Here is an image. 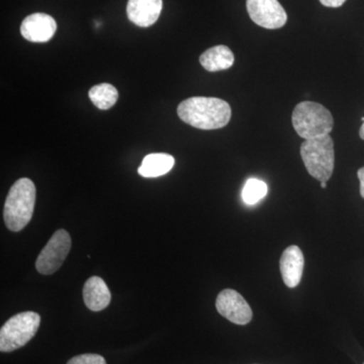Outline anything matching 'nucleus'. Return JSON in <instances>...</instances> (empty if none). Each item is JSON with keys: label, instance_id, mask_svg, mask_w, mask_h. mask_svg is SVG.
<instances>
[{"label": "nucleus", "instance_id": "obj_12", "mask_svg": "<svg viewBox=\"0 0 364 364\" xmlns=\"http://www.w3.org/2000/svg\"><path fill=\"white\" fill-rule=\"evenodd\" d=\"M83 299L90 310L100 312L111 304L112 294L104 279L92 277L85 282L83 287Z\"/></svg>", "mask_w": 364, "mask_h": 364}, {"label": "nucleus", "instance_id": "obj_10", "mask_svg": "<svg viewBox=\"0 0 364 364\" xmlns=\"http://www.w3.org/2000/svg\"><path fill=\"white\" fill-rule=\"evenodd\" d=\"M279 267L284 284L291 289L298 287L305 267V258L301 248L296 245L287 248L280 258Z\"/></svg>", "mask_w": 364, "mask_h": 364}, {"label": "nucleus", "instance_id": "obj_19", "mask_svg": "<svg viewBox=\"0 0 364 364\" xmlns=\"http://www.w3.org/2000/svg\"><path fill=\"white\" fill-rule=\"evenodd\" d=\"M359 181H360V195L364 198V167L358 171Z\"/></svg>", "mask_w": 364, "mask_h": 364}, {"label": "nucleus", "instance_id": "obj_11", "mask_svg": "<svg viewBox=\"0 0 364 364\" xmlns=\"http://www.w3.org/2000/svg\"><path fill=\"white\" fill-rule=\"evenodd\" d=\"M162 6V0H129L127 16L136 26L148 28L156 23Z\"/></svg>", "mask_w": 364, "mask_h": 364}, {"label": "nucleus", "instance_id": "obj_20", "mask_svg": "<svg viewBox=\"0 0 364 364\" xmlns=\"http://www.w3.org/2000/svg\"><path fill=\"white\" fill-rule=\"evenodd\" d=\"M359 136H360V138L364 140V122L363 126H361L360 131H359Z\"/></svg>", "mask_w": 364, "mask_h": 364}, {"label": "nucleus", "instance_id": "obj_14", "mask_svg": "<svg viewBox=\"0 0 364 364\" xmlns=\"http://www.w3.org/2000/svg\"><path fill=\"white\" fill-rule=\"evenodd\" d=\"M174 164L176 159L171 155L166 153H153L144 158L138 172L145 178H155L168 173L173 168Z\"/></svg>", "mask_w": 364, "mask_h": 364}, {"label": "nucleus", "instance_id": "obj_16", "mask_svg": "<svg viewBox=\"0 0 364 364\" xmlns=\"http://www.w3.org/2000/svg\"><path fill=\"white\" fill-rule=\"evenodd\" d=\"M267 195V186L264 181L251 178L246 182L242 191V198L247 205H255Z\"/></svg>", "mask_w": 364, "mask_h": 364}, {"label": "nucleus", "instance_id": "obj_7", "mask_svg": "<svg viewBox=\"0 0 364 364\" xmlns=\"http://www.w3.org/2000/svg\"><path fill=\"white\" fill-rule=\"evenodd\" d=\"M247 11L256 25L277 30L287 23V14L277 0H247Z\"/></svg>", "mask_w": 364, "mask_h": 364}, {"label": "nucleus", "instance_id": "obj_21", "mask_svg": "<svg viewBox=\"0 0 364 364\" xmlns=\"http://www.w3.org/2000/svg\"><path fill=\"white\" fill-rule=\"evenodd\" d=\"M321 188H327V182H321Z\"/></svg>", "mask_w": 364, "mask_h": 364}, {"label": "nucleus", "instance_id": "obj_6", "mask_svg": "<svg viewBox=\"0 0 364 364\" xmlns=\"http://www.w3.org/2000/svg\"><path fill=\"white\" fill-rule=\"evenodd\" d=\"M71 237L65 230L55 232L47 245L41 251L36 267L41 274H53L59 269L70 252Z\"/></svg>", "mask_w": 364, "mask_h": 364}, {"label": "nucleus", "instance_id": "obj_22", "mask_svg": "<svg viewBox=\"0 0 364 364\" xmlns=\"http://www.w3.org/2000/svg\"><path fill=\"white\" fill-rule=\"evenodd\" d=\"M364 364V363H363Z\"/></svg>", "mask_w": 364, "mask_h": 364}, {"label": "nucleus", "instance_id": "obj_18", "mask_svg": "<svg viewBox=\"0 0 364 364\" xmlns=\"http://www.w3.org/2000/svg\"><path fill=\"white\" fill-rule=\"evenodd\" d=\"M326 7H340L343 6L346 0H318Z\"/></svg>", "mask_w": 364, "mask_h": 364}, {"label": "nucleus", "instance_id": "obj_1", "mask_svg": "<svg viewBox=\"0 0 364 364\" xmlns=\"http://www.w3.org/2000/svg\"><path fill=\"white\" fill-rule=\"evenodd\" d=\"M177 114L184 123L200 130H218L229 124L232 109L220 98L195 97L181 102Z\"/></svg>", "mask_w": 364, "mask_h": 364}, {"label": "nucleus", "instance_id": "obj_5", "mask_svg": "<svg viewBox=\"0 0 364 364\" xmlns=\"http://www.w3.org/2000/svg\"><path fill=\"white\" fill-rule=\"evenodd\" d=\"M40 324L38 313L23 312L14 316L0 330V350L11 352L25 346L37 334Z\"/></svg>", "mask_w": 364, "mask_h": 364}, {"label": "nucleus", "instance_id": "obj_9", "mask_svg": "<svg viewBox=\"0 0 364 364\" xmlns=\"http://www.w3.org/2000/svg\"><path fill=\"white\" fill-rule=\"evenodd\" d=\"M56 21L49 14L37 13L26 16L21 26V33L26 40L33 43H46L54 37Z\"/></svg>", "mask_w": 364, "mask_h": 364}, {"label": "nucleus", "instance_id": "obj_13", "mask_svg": "<svg viewBox=\"0 0 364 364\" xmlns=\"http://www.w3.org/2000/svg\"><path fill=\"white\" fill-rule=\"evenodd\" d=\"M233 52L227 46H215L210 48L200 57V63L208 72L227 70L233 66Z\"/></svg>", "mask_w": 364, "mask_h": 364}, {"label": "nucleus", "instance_id": "obj_3", "mask_svg": "<svg viewBox=\"0 0 364 364\" xmlns=\"http://www.w3.org/2000/svg\"><path fill=\"white\" fill-rule=\"evenodd\" d=\"M294 131L305 140L330 135L334 119L324 105L313 102H299L291 116Z\"/></svg>", "mask_w": 364, "mask_h": 364}, {"label": "nucleus", "instance_id": "obj_15", "mask_svg": "<svg viewBox=\"0 0 364 364\" xmlns=\"http://www.w3.org/2000/svg\"><path fill=\"white\" fill-rule=\"evenodd\" d=\"M88 95L92 104L102 111L114 107L119 98L117 88L109 83H102V85L93 86L90 88Z\"/></svg>", "mask_w": 364, "mask_h": 364}, {"label": "nucleus", "instance_id": "obj_17", "mask_svg": "<svg viewBox=\"0 0 364 364\" xmlns=\"http://www.w3.org/2000/svg\"><path fill=\"white\" fill-rule=\"evenodd\" d=\"M67 364H107V361L98 354H82L74 356Z\"/></svg>", "mask_w": 364, "mask_h": 364}, {"label": "nucleus", "instance_id": "obj_2", "mask_svg": "<svg viewBox=\"0 0 364 364\" xmlns=\"http://www.w3.org/2000/svg\"><path fill=\"white\" fill-rule=\"evenodd\" d=\"M36 186L28 178L14 182L7 195L4 218L11 231L20 232L32 220L36 203Z\"/></svg>", "mask_w": 364, "mask_h": 364}, {"label": "nucleus", "instance_id": "obj_8", "mask_svg": "<svg viewBox=\"0 0 364 364\" xmlns=\"http://www.w3.org/2000/svg\"><path fill=\"white\" fill-rule=\"evenodd\" d=\"M215 308L223 317L236 325H246L252 320V310L246 299L234 289H224L218 296Z\"/></svg>", "mask_w": 364, "mask_h": 364}, {"label": "nucleus", "instance_id": "obj_4", "mask_svg": "<svg viewBox=\"0 0 364 364\" xmlns=\"http://www.w3.org/2000/svg\"><path fill=\"white\" fill-rule=\"evenodd\" d=\"M301 156L309 173L320 182L331 178L335 165L334 142L330 135L305 140Z\"/></svg>", "mask_w": 364, "mask_h": 364}]
</instances>
